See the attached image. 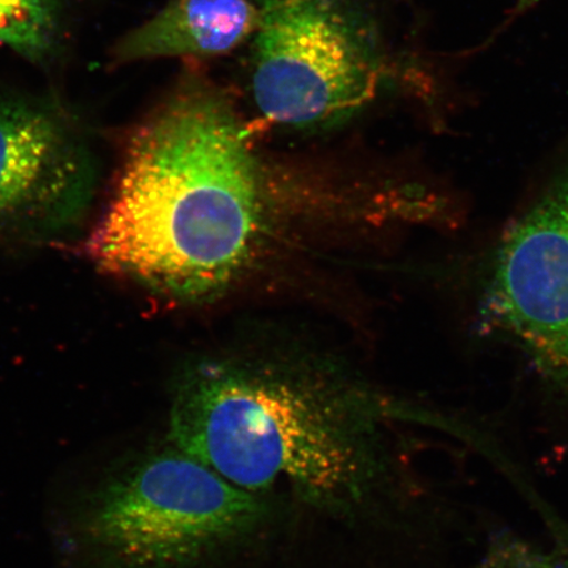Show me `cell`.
Segmentation results:
<instances>
[{"label":"cell","mask_w":568,"mask_h":568,"mask_svg":"<svg viewBox=\"0 0 568 568\" xmlns=\"http://www.w3.org/2000/svg\"><path fill=\"white\" fill-rule=\"evenodd\" d=\"M257 161L231 99L190 73L126 141L92 260L184 301L219 295L262 224Z\"/></svg>","instance_id":"cell-1"},{"label":"cell","mask_w":568,"mask_h":568,"mask_svg":"<svg viewBox=\"0 0 568 568\" xmlns=\"http://www.w3.org/2000/svg\"><path fill=\"white\" fill-rule=\"evenodd\" d=\"M389 408L336 368L294 358L205 362L184 376L169 442L247 493L357 516L386 475Z\"/></svg>","instance_id":"cell-2"},{"label":"cell","mask_w":568,"mask_h":568,"mask_svg":"<svg viewBox=\"0 0 568 568\" xmlns=\"http://www.w3.org/2000/svg\"><path fill=\"white\" fill-rule=\"evenodd\" d=\"M268 506L172 446L106 483L84 528L125 568H189L252 537Z\"/></svg>","instance_id":"cell-3"},{"label":"cell","mask_w":568,"mask_h":568,"mask_svg":"<svg viewBox=\"0 0 568 568\" xmlns=\"http://www.w3.org/2000/svg\"><path fill=\"white\" fill-rule=\"evenodd\" d=\"M252 92L270 122L317 131L346 122L378 95L381 33L357 0H254Z\"/></svg>","instance_id":"cell-4"},{"label":"cell","mask_w":568,"mask_h":568,"mask_svg":"<svg viewBox=\"0 0 568 568\" xmlns=\"http://www.w3.org/2000/svg\"><path fill=\"white\" fill-rule=\"evenodd\" d=\"M487 308L538 371L568 390V168L503 239Z\"/></svg>","instance_id":"cell-5"},{"label":"cell","mask_w":568,"mask_h":568,"mask_svg":"<svg viewBox=\"0 0 568 568\" xmlns=\"http://www.w3.org/2000/svg\"><path fill=\"white\" fill-rule=\"evenodd\" d=\"M81 169L69 126L53 106L0 98V222L62 201Z\"/></svg>","instance_id":"cell-6"},{"label":"cell","mask_w":568,"mask_h":568,"mask_svg":"<svg viewBox=\"0 0 568 568\" xmlns=\"http://www.w3.org/2000/svg\"><path fill=\"white\" fill-rule=\"evenodd\" d=\"M254 0H170L118 42L113 55L130 63L173 57L210 59L234 51L257 31Z\"/></svg>","instance_id":"cell-7"},{"label":"cell","mask_w":568,"mask_h":568,"mask_svg":"<svg viewBox=\"0 0 568 568\" xmlns=\"http://www.w3.org/2000/svg\"><path fill=\"white\" fill-rule=\"evenodd\" d=\"M61 0H0V44L30 60L51 53Z\"/></svg>","instance_id":"cell-8"},{"label":"cell","mask_w":568,"mask_h":568,"mask_svg":"<svg viewBox=\"0 0 568 568\" xmlns=\"http://www.w3.org/2000/svg\"><path fill=\"white\" fill-rule=\"evenodd\" d=\"M479 568H568V562L515 539H507L494 546Z\"/></svg>","instance_id":"cell-9"}]
</instances>
